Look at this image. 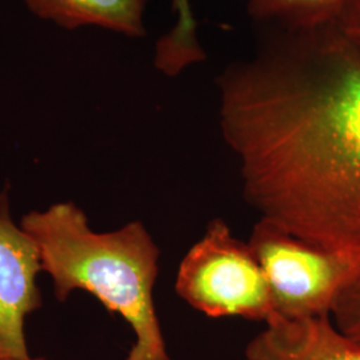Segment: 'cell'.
<instances>
[{
	"instance_id": "6da1fadb",
	"label": "cell",
	"mask_w": 360,
	"mask_h": 360,
	"mask_svg": "<svg viewBox=\"0 0 360 360\" xmlns=\"http://www.w3.org/2000/svg\"><path fill=\"white\" fill-rule=\"evenodd\" d=\"M219 126L260 219L360 250V47L338 25L264 28L217 80Z\"/></svg>"
},
{
	"instance_id": "7a4b0ae2",
	"label": "cell",
	"mask_w": 360,
	"mask_h": 360,
	"mask_svg": "<svg viewBox=\"0 0 360 360\" xmlns=\"http://www.w3.org/2000/svg\"><path fill=\"white\" fill-rule=\"evenodd\" d=\"M20 227L38 247L58 302L90 292L136 336L126 360H171L154 303L160 251L141 221L92 231L87 215L68 202L27 214Z\"/></svg>"
},
{
	"instance_id": "3957f363",
	"label": "cell",
	"mask_w": 360,
	"mask_h": 360,
	"mask_svg": "<svg viewBox=\"0 0 360 360\" xmlns=\"http://www.w3.org/2000/svg\"><path fill=\"white\" fill-rule=\"evenodd\" d=\"M175 290L193 309L211 318L269 323L276 316L262 266L248 243L236 239L221 219L208 223L180 262Z\"/></svg>"
},
{
	"instance_id": "277c9868",
	"label": "cell",
	"mask_w": 360,
	"mask_h": 360,
	"mask_svg": "<svg viewBox=\"0 0 360 360\" xmlns=\"http://www.w3.org/2000/svg\"><path fill=\"white\" fill-rule=\"evenodd\" d=\"M248 245L283 319L330 314L339 291L360 270V250H327L264 219L254 226Z\"/></svg>"
},
{
	"instance_id": "5b68a950",
	"label": "cell",
	"mask_w": 360,
	"mask_h": 360,
	"mask_svg": "<svg viewBox=\"0 0 360 360\" xmlns=\"http://www.w3.org/2000/svg\"><path fill=\"white\" fill-rule=\"evenodd\" d=\"M38 247L13 223L8 193H0V360H28L25 322L41 307Z\"/></svg>"
},
{
	"instance_id": "8992f818",
	"label": "cell",
	"mask_w": 360,
	"mask_h": 360,
	"mask_svg": "<svg viewBox=\"0 0 360 360\" xmlns=\"http://www.w3.org/2000/svg\"><path fill=\"white\" fill-rule=\"evenodd\" d=\"M247 360H360V345L342 334L330 314L274 318L245 347Z\"/></svg>"
},
{
	"instance_id": "52a82bcc",
	"label": "cell",
	"mask_w": 360,
	"mask_h": 360,
	"mask_svg": "<svg viewBox=\"0 0 360 360\" xmlns=\"http://www.w3.org/2000/svg\"><path fill=\"white\" fill-rule=\"evenodd\" d=\"M43 20L65 30L101 27L129 38L146 35L144 15L151 0H22Z\"/></svg>"
},
{
	"instance_id": "ba28073f",
	"label": "cell",
	"mask_w": 360,
	"mask_h": 360,
	"mask_svg": "<svg viewBox=\"0 0 360 360\" xmlns=\"http://www.w3.org/2000/svg\"><path fill=\"white\" fill-rule=\"evenodd\" d=\"M354 0H248L247 15L263 28L311 31L339 23Z\"/></svg>"
},
{
	"instance_id": "9c48e42d",
	"label": "cell",
	"mask_w": 360,
	"mask_h": 360,
	"mask_svg": "<svg viewBox=\"0 0 360 360\" xmlns=\"http://www.w3.org/2000/svg\"><path fill=\"white\" fill-rule=\"evenodd\" d=\"M176 16L172 28L156 41L154 65L166 77H178L191 65L206 60V52L198 38V25L190 0H172Z\"/></svg>"
},
{
	"instance_id": "30bf717a",
	"label": "cell",
	"mask_w": 360,
	"mask_h": 360,
	"mask_svg": "<svg viewBox=\"0 0 360 360\" xmlns=\"http://www.w3.org/2000/svg\"><path fill=\"white\" fill-rule=\"evenodd\" d=\"M330 316L342 334L360 345V270L335 297Z\"/></svg>"
},
{
	"instance_id": "8fae6325",
	"label": "cell",
	"mask_w": 360,
	"mask_h": 360,
	"mask_svg": "<svg viewBox=\"0 0 360 360\" xmlns=\"http://www.w3.org/2000/svg\"><path fill=\"white\" fill-rule=\"evenodd\" d=\"M338 26L349 40L360 47V0L349 3Z\"/></svg>"
},
{
	"instance_id": "7c38bea8",
	"label": "cell",
	"mask_w": 360,
	"mask_h": 360,
	"mask_svg": "<svg viewBox=\"0 0 360 360\" xmlns=\"http://www.w3.org/2000/svg\"><path fill=\"white\" fill-rule=\"evenodd\" d=\"M28 360H47L46 358H30Z\"/></svg>"
}]
</instances>
